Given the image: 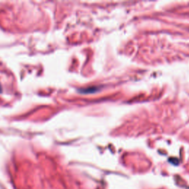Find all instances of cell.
Returning a JSON list of instances; mask_svg holds the SVG:
<instances>
[{
  "instance_id": "1",
  "label": "cell",
  "mask_w": 189,
  "mask_h": 189,
  "mask_svg": "<svg viewBox=\"0 0 189 189\" xmlns=\"http://www.w3.org/2000/svg\"><path fill=\"white\" fill-rule=\"evenodd\" d=\"M0 89H1V86H0ZM0 90H1V89H0Z\"/></svg>"
}]
</instances>
